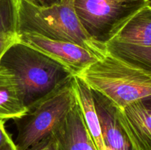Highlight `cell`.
<instances>
[{
	"label": "cell",
	"mask_w": 151,
	"mask_h": 150,
	"mask_svg": "<svg viewBox=\"0 0 151 150\" xmlns=\"http://www.w3.org/2000/svg\"><path fill=\"white\" fill-rule=\"evenodd\" d=\"M29 4L38 7H47L57 4L61 0H25Z\"/></svg>",
	"instance_id": "obj_17"
},
{
	"label": "cell",
	"mask_w": 151,
	"mask_h": 150,
	"mask_svg": "<svg viewBox=\"0 0 151 150\" xmlns=\"http://www.w3.org/2000/svg\"><path fill=\"white\" fill-rule=\"evenodd\" d=\"M72 79L27 107L22 116L15 119L18 150H26L53 133L76 102Z\"/></svg>",
	"instance_id": "obj_4"
},
{
	"label": "cell",
	"mask_w": 151,
	"mask_h": 150,
	"mask_svg": "<svg viewBox=\"0 0 151 150\" xmlns=\"http://www.w3.org/2000/svg\"><path fill=\"white\" fill-rule=\"evenodd\" d=\"M53 135L58 150H97L84 122L82 111L76 100Z\"/></svg>",
	"instance_id": "obj_8"
},
{
	"label": "cell",
	"mask_w": 151,
	"mask_h": 150,
	"mask_svg": "<svg viewBox=\"0 0 151 150\" xmlns=\"http://www.w3.org/2000/svg\"><path fill=\"white\" fill-rule=\"evenodd\" d=\"M26 150H58V148L55 137L52 133L50 136L29 146Z\"/></svg>",
	"instance_id": "obj_15"
},
{
	"label": "cell",
	"mask_w": 151,
	"mask_h": 150,
	"mask_svg": "<svg viewBox=\"0 0 151 150\" xmlns=\"http://www.w3.org/2000/svg\"><path fill=\"white\" fill-rule=\"evenodd\" d=\"M142 102L144 103L147 107H148L149 108L151 109V96L143 99H142Z\"/></svg>",
	"instance_id": "obj_19"
},
{
	"label": "cell",
	"mask_w": 151,
	"mask_h": 150,
	"mask_svg": "<svg viewBox=\"0 0 151 150\" xmlns=\"http://www.w3.org/2000/svg\"><path fill=\"white\" fill-rule=\"evenodd\" d=\"M18 34H35L57 41L77 44L102 57L106 49L94 42L81 25L74 0H61L47 7H38L25 0H18Z\"/></svg>",
	"instance_id": "obj_2"
},
{
	"label": "cell",
	"mask_w": 151,
	"mask_h": 150,
	"mask_svg": "<svg viewBox=\"0 0 151 150\" xmlns=\"http://www.w3.org/2000/svg\"><path fill=\"white\" fill-rule=\"evenodd\" d=\"M18 41L55 60L73 76H79L91 64L101 58L91 50L77 44L52 40L35 34L19 33Z\"/></svg>",
	"instance_id": "obj_6"
},
{
	"label": "cell",
	"mask_w": 151,
	"mask_h": 150,
	"mask_svg": "<svg viewBox=\"0 0 151 150\" xmlns=\"http://www.w3.org/2000/svg\"><path fill=\"white\" fill-rule=\"evenodd\" d=\"M27 109L16 76L0 65V119H19Z\"/></svg>",
	"instance_id": "obj_10"
},
{
	"label": "cell",
	"mask_w": 151,
	"mask_h": 150,
	"mask_svg": "<svg viewBox=\"0 0 151 150\" xmlns=\"http://www.w3.org/2000/svg\"><path fill=\"white\" fill-rule=\"evenodd\" d=\"M18 0L0 1V57L18 41Z\"/></svg>",
	"instance_id": "obj_14"
},
{
	"label": "cell",
	"mask_w": 151,
	"mask_h": 150,
	"mask_svg": "<svg viewBox=\"0 0 151 150\" xmlns=\"http://www.w3.org/2000/svg\"><path fill=\"white\" fill-rule=\"evenodd\" d=\"M147 4L146 0H74L84 30L106 49L124 24Z\"/></svg>",
	"instance_id": "obj_5"
},
{
	"label": "cell",
	"mask_w": 151,
	"mask_h": 150,
	"mask_svg": "<svg viewBox=\"0 0 151 150\" xmlns=\"http://www.w3.org/2000/svg\"><path fill=\"white\" fill-rule=\"evenodd\" d=\"M80 77L118 109L151 96V77L140 69L106 52Z\"/></svg>",
	"instance_id": "obj_3"
},
{
	"label": "cell",
	"mask_w": 151,
	"mask_h": 150,
	"mask_svg": "<svg viewBox=\"0 0 151 150\" xmlns=\"http://www.w3.org/2000/svg\"><path fill=\"white\" fill-rule=\"evenodd\" d=\"M0 65L16 76L27 108L73 77L60 63L19 41L4 51Z\"/></svg>",
	"instance_id": "obj_1"
},
{
	"label": "cell",
	"mask_w": 151,
	"mask_h": 150,
	"mask_svg": "<svg viewBox=\"0 0 151 150\" xmlns=\"http://www.w3.org/2000/svg\"><path fill=\"white\" fill-rule=\"evenodd\" d=\"M1 1V0H0V1Z\"/></svg>",
	"instance_id": "obj_22"
},
{
	"label": "cell",
	"mask_w": 151,
	"mask_h": 150,
	"mask_svg": "<svg viewBox=\"0 0 151 150\" xmlns=\"http://www.w3.org/2000/svg\"><path fill=\"white\" fill-rule=\"evenodd\" d=\"M13 141L4 126V120L0 119V150L8 145Z\"/></svg>",
	"instance_id": "obj_16"
},
{
	"label": "cell",
	"mask_w": 151,
	"mask_h": 150,
	"mask_svg": "<svg viewBox=\"0 0 151 150\" xmlns=\"http://www.w3.org/2000/svg\"><path fill=\"white\" fill-rule=\"evenodd\" d=\"M146 1H147H147H150V0H146Z\"/></svg>",
	"instance_id": "obj_21"
},
{
	"label": "cell",
	"mask_w": 151,
	"mask_h": 150,
	"mask_svg": "<svg viewBox=\"0 0 151 150\" xmlns=\"http://www.w3.org/2000/svg\"><path fill=\"white\" fill-rule=\"evenodd\" d=\"M92 95L106 150H134L118 119L116 105L97 91L92 90Z\"/></svg>",
	"instance_id": "obj_9"
},
{
	"label": "cell",
	"mask_w": 151,
	"mask_h": 150,
	"mask_svg": "<svg viewBox=\"0 0 151 150\" xmlns=\"http://www.w3.org/2000/svg\"><path fill=\"white\" fill-rule=\"evenodd\" d=\"M113 40L125 44L151 47V7L148 4L134 14Z\"/></svg>",
	"instance_id": "obj_12"
},
{
	"label": "cell",
	"mask_w": 151,
	"mask_h": 150,
	"mask_svg": "<svg viewBox=\"0 0 151 150\" xmlns=\"http://www.w3.org/2000/svg\"><path fill=\"white\" fill-rule=\"evenodd\" d=\"M117 116L134 150H151V109L139 100L117 108Z\"/></svg>",
	"instance_id": "obj_7"
},
{
	"label": "cell",
	"mask_w": 151,
	"mask_h": 150,
	"mask_svg": "<svg viewBox=\"0 0 151 150\" xmlns=\"http://www.w3.org/2000/svg\"><path fill=\"white\" fill-rule=\"evenodd\" d=\"M106 51L140 69L151 77V47L140 46L111 40L106 44Z\"/></svg>",
	"instance_id": "obj_13"
},
{
	"label": "cell",
	"mask_w": 151,
	"mask_h": 150,
	"mask_svg": "<svg viewBox=\"0 0 151 150\" xmlns=\"http://www.w3.org/2000/svg\"><path fill=\"white\" fill-rule=\"evenodd\" d=\"M1 150H18L17 148H16V146L15 144L14 141H12L11 143L8 144L7 146H6L4 148H3Z\"/></svg>",
	"instance_id": "obj_18"
},
{
	"label": "cell",
	"mask_w": 151,
	"mask_h": 150,
	"mask_svg": "<svg viewBox=\"0 0 151 150\" xmlns=\"http://www.w3.org/2000/svg\"><path fill=\"white\" fill-rule=\"evenodd\" d=\"M147 4H148V5L151 7V0H150V1H147Z\"/></svg>",
	"instance_id": "obj_20"
},
{
	"label": "cell",
	"mask_w": 151,
	"mask_h": 150,
	"mask_svg": "<svg viewBox=\"0 0 151 150\" xmlns=\"http://www.w3.org/2000/svg\"><path fill=\"white\" fill-rule=\"evenodd\" d=\"M72 84L77 101L82 111L84 122L96 148L97 150H106L92 95V90L80 76H73Z\"/></svg>",
	"instance_id": "obj_11"
}]
</instances>
